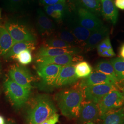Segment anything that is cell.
Instances as JSON below:
<instances>
[{
  "label": "cell",
  "instance_id": "1",
  "mask_svg": "<svg viewBox=\"0 0 124 124\" xmlns=\"http://www.w3.org/2000/svg\"><path fill=\"white\" fill-rule=\"evenodd\" d=\"M57 112L53 100L49 95H36L27 106L25 115V124H40Z\"/></svg>",
  "mask_w": 124,
  "mask_h": 124
},
{
  "label": "cell",
  "instance_id": "2",
  "mask_svg": "<svg viewBox=\"0 0 124 124\" xmlns=\"http://www.w3.org/2000/svg\"><path fill=\"white\" fill-rule=\"evenodd\" d=\"M84 97L81 88L69 89L57 93L55 100L62 115L69 119H73L79 117Z\"/></svg>",
  "mask_w": 124,
  "mask_h": 124
},
{
  "label": "cell",
  "instance_id": "3",
  "mask_svg": "<svg viewBox=\"0 0 124 124\" xmlns=\"http://www.w3.org/2000/svg\"><path fill=\"white\" fill-rule=\"evenodd\" d=\"M3 86L7 97L15 108L19 109L25 105L30 98L31 89L18 84L10 78L5 81Z\"/></svg>",
  "mask_w": 124,
  "mask_h": 124
},
{
  "label": "cell",
  "instance_id": "4",
  "mask_svg": "<svg viewBox=\"0 0 124 124\" xmlns=\"http://www.w3.org/2000/svg\"><path fill=\"white\" fill-rule=\"evenodd\" d=\"M5 28L13 39L14 43L22 41L36 42V36L28 25L17 20H9Z\"/></svg>",
  "mask_w": 124,
  "mask_h": 124
},
{
  "label": "cell",
  "instance_id": "5",
  "mask_svg": "<svg viewBox=\"0 0 124 124\" xmlns=\"http://www.w3.org/2000/svg\"><path fill=\"white\" fill-rule=\"evenodd\" d=\"M73 14L77 22L92 32L96 31L104 25L97 15L81 7L73 5Z\"/></svg>",
  "mask_w": 124,
  "mask_h": 124
},
{
  "label": "cell",
  "instance_id": "6",
  "mask_svg": "<svg viewBox=\"0 0 124 124\" xmlns=\"http://www.w3.org/2000/svg\"><path fill=\"white\" fill-rule=\"evenodd\" d=\"M123 93L119 90H115L108 93L98 102L99 116L102 118L108 113L117 110L124 105Z\"/></svg>",
  "mask_w": 124,
  "mask_h": 124
},
{
  "label": "cell",
  "instance_id": "7",
  "mask_svg": "<svg viewBox=\"0 0 124 124\" xmlns=\"http://www.w3.org/2000/svg\"><path fill=\"white\" fill-rule=\"evenodd\" d=\"M82 57L78 55H63L53 57L37 58L36 65L37 68L51 64H56L62 66L75 64L82 60Z\"/></svg>",
  "mask_w": 124,
  "mask_h": 124
},
{
  "label": "cell",
  "instance_id": "8",
  "mask_svg": "<svg viewBox=\"0 0 124 124\" xmlns=\"http://www.w3.org/2000/svg\"><path fill=\"white\" fill-rule=\"evenodd\" d=\"M115 90H119L118 85L104 84L89 86L83 89V91L87 101L98 104L108 93Z\"/></svg>",
  "mask_w": 124,
  "mask_h": 124
},
{
  "label": "cell",
  "instance_id": "9",
  "mask_svg": "<svg viewBox=\"0 0 124 124\" xmlns=\"http://www.w3.org/2000/svg\"><path fill=\"white\" fill-rule=\"evenodd\" d=\"M9 78L18 84L26 88L31 89L34 77L26 67L14 64L9 71Z\"/></svg>",
  "mask_w": 124,
  "mask_h": 124
},
{
  "label": "cell",
  "instance_id": "10",
  "mask_svg": "<svg viewBox=\"0 0 124 124\" xmlns=\"http://www.w3.org/2000/svg\"><path fill=\"white\" fill-rule=\"evenodd\" d=\"M62 66L51 64L37 68V73L41 78L39 85L40 88H52Z\"/></svg>",
  "mask_w": 124,
  "mask_h": 124
},
{
  "label": "cell",
  "instance_id": "11",
  "mask_svg": "<svg viewBox=\"0 0 124 124\" xmlns=\"http://www.w3.org/2000/svg\"><path fill=\"white\" fill-rule=\"evenodd\" d=\"M65 19L67 29L74 36L80 44L84 46L92 32L82 26L77 22L73 13L70 12Z\"/></svg>",
  "mask_w": 124,
  "mask_h": 124
},
{
  "label": "cell",
  "instance_id": "12",
  "mask_svg": "<svg viewBox=\"0 0 124 124\" xmlns=\"http://www.w3.org/2000/svg\"><path fill=\"white\" fill-rule=\"evenodd\" d=\"M79 79L75 74V64L63 66L59 72L53 87H62L73 84Z\"/></svg>",
  "mask_w": 124,
  "mask_h": 124
},
{
  "label": "cell",
  "instance_id": "13",
  "mask_svg": "<svg viewBox=\"0 0 124 124\" xmlns=\"http://www.w3.org/2000/svg\"><path fill=\"white\" fill-rule=\"evenodd\" d=\"M104 84L118 85V82L108 75L95 71L81 80L79 86L80 88L83 89L91 85Z\"/></svg>",
  "mask_w": 124,
  "mask_h": 124
},
{
  "label": "cell",
  "instance_id": "14",
  "mask_svg": "<svg viewBox=\"0 0 124 124\" xmlns=\"http://www.w3.org/2000/svg\"><path fill=\"white\" fill-rule=\"evenodd\" d=\"M82 51L79 46H72L66 48H55L41 46L38 50L37 58L45 57H53L63 55H78Z\"/></svg>",
  "mask_w": 124,
  "mask_h": 124
},
{
  "label": "cell",
  "instance_id": "15",
  "mask_svg": "<svg viewBox=\"0 0 124 124\" xmlns=\"http://www.w3.org/2000/svg\"><path fill=\"white\" fill-rule=\"evenodd\" d=\"M99 116V111L97 103L86 101L82 102L79 118L82 122H93L98 119Z\"/></svg>",
  "mask_w": 124,
  "mask_h": 124
},
{
  "label": "cell",
  "instance_id": "16",
  "mask_svg": "<svg viewBox=\"0 0 124 124\" xmlns=\"http://www.w3.org/2000/svg\"><path fill=\"white\" fill-rule=\"evenodd\" d=\"M36 27L38 33L42 36L51 35L56 30V26L41 9L37 11Z\"/></svg>",
  "mask_w": 124,
  "mask_h": 124
},
{
  "label": "cell",
  "instance_id": "17",
  "mask_svg": "<svg viewBox=\"0 0 124 124\" xmlns=\"http://www.w3.org/2000/svg\"><path fill=\"white\" fill-rule=\"evenodd\" d=\"M109 36V29L104 25L97 31L92 32L84 46L85 51L88 52L96 48L102 40Z\"/></svg>",
  "mask_w": 124,
  "mask_h": 124
},
{
  "label": "cell",
  "instance_id": "18",
  "mask_svg": "<svg viewBox=\"0 0 124 124\" xmlns=\"http://www.w3.org/2000/svg\"><path fill=\"white\" fill-rule=\"evenodd\" d=\"M44 8L48 15L58 21L65 19L70 12L69 7L66 2L44 6Z\"/></svg>",
  "mask_w": 124,
  "mask_h": 124
},
{
  "label": "cell",
  "instance_id": "19",
  "mask_svg": "<svg viewBox=\"0 0 124 124\" xmlns=\"http://www.w3.org/2000/svg\"><path fill=\"white\" fill-rule=\"evenodd\" d=\"M101 15L113 25L118 21L119 12L113 0H100Z\"/></svg>",
  "mask_w": 124,
  "mask_h": 124
},
{
  "label": "cell",
  "instance_id": "20",
  "mask_svg": "<svg viewBox=\"0 0 124 124\" xmlns=\"http://www.w3.org/2000/svg\"><path fill=\"white\" fill-rule=\"evenodd\" d=\"M36 48V42L30 41H22L15 43L9 51L3 56L5 59L13 58L21 52L25 50L33 51Z\"/></svg>",
  "mask_w": 124,
  "mask_h": 124
},
{
  "label": "cell",
  "instance_id": "21",
  "mask_svg": "<svg viewBox=\"0 0 124 124\" xmlns=\"http://www.w3.org/2000/svg\"><path fill=\"white\" fill-rule=\"evenodd\" d=\"M72 1L73 5L86 9L98 17L101 15L100 0H73Z\"/></svg>",
  "mask_w": 124,
  "mask_h": 124
},
{
  "label": "cell",
  "instance_id": "22",
  "mask_svg": "<svg viewBox=\"0 0 124 124\" xmlns=\"http://www.w3.org/2000/svg\"><path fill=\"white\" fill-rule=\"evenodd\" d=\"M14 44L5 27L0 26V56H3Z\"/></svg>",
  "mask_w": 124,
  "mask_h": 124
},
{
  "label": "cell",
  "instance_id": "23",
  "mask_svg": "<svg viewBox=\"0 0 124 124\" xmlns=\"http://www.w3.org/2000/svg\"><path fill=\"white\" fill-rule=\"evenodd\" d=\"M101 124H124V107L110 111L102 119Z\"/></svg>",
  "mask_w": 124,
  "mask_h": 124
},
{
  "label": "cell",
  "instance_id": "24",
  "mask_svg": "<svg viewBox=\"0 0 124 124\" xmlns=\"http://www.w3.org/2000/svg\"><path fill=\"white\" fill-rule=\"evenodd\" d=\"M96 71L101 72L113 78L117 82H118L115 71L109 61L101 60L99 61L95 67Z\"/></svg>",
  "mask_w": 124,
  "mask_h": 124
},
{
  "label": "cell",
  "instance_id": "25",
  "mask_svg": "<svg viewBox=\"0 0 124 124\" xmlns=\"http://www.w3.org/2000/svg\"><path fill=\"white\" fill-rule=\"evenodd\" d=\"M73 46H78L80 44L76 39L74 36L67 29L62 28L59 29L56 33V36Z\"/></svg>",
  "mask_w": 124,
  "mask_h": 124
},
{
  "label": "cell",
  "instance_id": "26",
  "mask_svg": "<svg viewBox=\"0 0 124 124\" xmlns=\"http://www.w3.org/2000/svg\"><path fill=\"white\" fill-rule=\"evenodd\" d=\"M75 74L79 78H85L93 71L92 67L86 61H80L75 64Z\"/></svg>",
  "mask_w": 124,
  "mask_h": 124
},
{
  "label": "cell",
  "instance_id": "27",
  "mask_svg": "<svg viewBox=\"0 0 124 124\" xmlns=\"http://www.w3.org/2000/svg\"><path fill=\"white\" fill-rule=\"evenodd\" d=\"M113 65L118 82L124 80V59L120 58H114L109 61Z\"/></svg>",
  "mask_w": 124,
  "mask_h": 124
},
{
  "label": "cell",
  "instance_id": "28",
  "mask_svg": "<svg viewBox=\"0 0 124 124\" xmlns=\"http://www.w3.org/2000/svg\"><path fill=\"white\" fill-rule=\"evenodd\" d=\"M28 0H3V7L9 12H16L20 9Z\"/></svg>",
  "mask_w": 124,
  "mask_h": 124
},
{
  "label": "cell",
  "instance_id": "29",
  "mask_svg": "<svg viewBox=\"0 0 124 124\" xmlns=\"http://www.w3.org/2000/svg\"><path fill=\"white\" fill-rule=\"evenodd\" d=\"M43 46L55 48H66L73 46L55 36L47 38L45 40Z\"/></svg>",
  "mask_w": 124,
  "mask_h": 124
},
{
  "label": "cell",
  "instance_id": "30",
  "mask_svg": "<svg viewBox=\"0 0 124 124\" xmlns=\"http://www.w3.org/2000/svg\"><path fill=\"white\" fill-rule=\"evenodd\" d=\"M31 51L29 50H25L21 52L16 55L13 59H15L22 65H27L31 63L33 58Z\"/></svg>",
  "mask_w": 124,
  "mask_h": 124
},
{
  "label": "cell",
  "instance_id": "31",
  "mask_svg": "<svg viewBox=\"0 0 124 124\" xmlns=\"http://www.w3.org/2000/svg\"><path fill=\"white\" fill-rule=\"evenodd\" d=\"M96 48L99 55L106 50H113L112 46L109 36H107L106 38L102 40L97 46Z\"/></svg>",
  "mask_w": 124,
  "mask_h": 124
},
{
  "label": "cell",
  "instance_id": "32",
  "mask_svg": "<svg viewBox=\"0 0 124 124\" xmlns=\"http://www.w3.org/2000/svg\"><path fill=\"white\" fill-rule=\"evenodd\" d=\"M59 117V115L56 113L48 119L45 120L40 124H56L58 121Z\"/></svg>",
  "mask_w": 124,
  "mask_h": 124
},
{
  "label": "cell",
  "instance_id": "33",
  "mask_svg": "<svg viewBox=\"0 0 124 124\" xmlns=\"http://www.w3.org/2000/svg\"><path fill=\"white\" fill-rule=\"evenodd\" d=\"M40 1L44 6H48L58 3L66 2V0H40Z\"/></svg>",
  "mask_w": 124,
  "mask_h": 124
},
{
  "label": "cell",
  "instance_id": "34",
  "mask_svg": "<svg viewBox=\"0 0 124 124\" xmlns=\"http://www.w3.org/2000/svg\"><path fill=\"white\" fill-rule=\"evenodd\" d=\"M100 56L103 58H112L116 56L114 50H106L99 55Z\"/></svg>",
  "mask_w": 124,
  "mask_h": 124
},
{
  "label": "cell",
  "instance_id": "35",
  "mask_svg": "<svg viewBox=\"0 0 124 124\" xmlns=\"http://www.w3.org/2000/svg\"><path fill=\"white\" fill-rule=\"evenodd\" d=\"M114 3L117 8L124 10V0H115Z\"/></svg>",
  "mask_w": 124,
  "mask_h": 124
},
{
  "label": "cell",
  "instance_id": "36",
  "mask_svg": "<svg viewBox=\"0 0 124 124\" xmlns=\"http://www.w3.org/2000/svg\"><path fill=\"white\" fill-rule=\"evenodd\" d=\"M120 58L124 59V44L122 45L120 47Z\"/></svg>",
  "mask_w": 124,
  "mask_h": 124
},
{
  "label": "cell",
  "instance_id": "37",
  "mask_svg": "<svg viewBox=\"0 0 124 124\" xmlns=\"http://www.w3.org/2000/svg\"><path fill=\"white\" fill-rule=\"evenodd\" d=\"M118 87L119 89H120L122 90V93H123V97H124V85L122 84L121 82L120 84H118Z\"/></svg>",
  "mask_w": 124,
  "mask_h": 124
},
{
  "label": "cell",
  "instance_id": "38",
  "mask_svg": "<svg viewBox=\"0 0 124 124\" xmlns=\"http://www.w3.org/2000/svg\"><path fill=\"white\" fill-rule=\"evenodd\" d=\"M6 123L4 118L2 115H0V124H6Z\"/></svg>",
  "mask_w": 124,
  "mask_h": 124
},
{
  "label": "cell",
  "instance_id": "39",
  "mask_svg": "<svg viewBox=\"0 0 124 124\" xmlns=\"http://www.w3.org/2000/svg\"><path fill=\"white\" fill-rule=\"evenodd\" d=\"M6 124H16L15 122L13 121L12 120H8L6 123Z\"/></svg>",
  "mask_w": 124,
  "mask_h": 124
},
{
  "label": "cell",
  "instance_id": "40",
  "mask_svg": "<svg viewBox=\"0 0 124 124\" xmlns=\"http://www.w3.org/2000/svg\"><path fill=\"white\" fill-rule=\"evenodd\" d=\"M1 9L0 8V19H1Z\"/></svg>",
  "mask_w": 124,
  "mask_h": 124
},
{
  "label": "cell",
  "instance_id": "41",
  "mask_svg": "<svg viewBox=\"0 0 124 124\" xmlns=\"http://www.w3.org/2000/svg\"><path fill=\"white\" fill-rule=\"evenodd\" d=\"M85 124H95L94 123H93V122H88V123H85Z\"/></svg>",
  "mask_w": 124,
  "mask_h": 124
},
{
  "label": "cell",
  "instance_id": "42",
  "mask_svg": "<svg viewBox=\"0 0 124 124\" xmlns=\"http://www.w3.org/2000/svg\"><path fill=\"white\" fill-rule=\"evenodd\" d=\"M120 82H121L122 84L124 85V80H123L121 81H120Z\"/></svg>",
  "mask_w": 124,
  "mask_h": 124
}]
</instances>
